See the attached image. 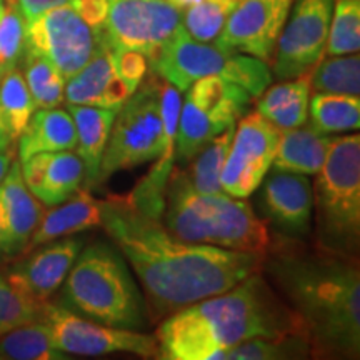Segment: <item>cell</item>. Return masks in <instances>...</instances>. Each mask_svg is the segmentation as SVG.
Returning <instances> with one entry per match:
<instances>
[{
    "mask_svg": "<svg viewBox=\"0 0 360 360\" xmlns=\"http://www.w3.org/2000/svg\"><path fill=\"white\" fill-rule=\"evenodd\" d=\"M102 227L141 281L157 317L222 294L262 272L264 254L182 240L127 197L103 200Z\"/></svg>",
    "mask_w": 360,
    "mask_h": 360,
    "instance_id": "obj_1",
    "label": "cell"
},
{
    "mask_svg": "<svg viewBox=\"0 0 360 360\" xmlns=\"http://www.w3.org/2000/svg\"><path fill=\"white\" fill-rule=\"evenodd\" d=\"M262 272L302 322L312 357L359 359L357 257L281 236L277 244H270Z\"/></svg>",
    "mask_w": 360,
    "mask_h": 360,
    "instance_id": "obj_2",
    "label": "cell"
},
{
    "mask_svg": "<svg viewBox=\"0 0 360 360\" xmlns=\"http://www.w3.org/2000/svg\"><path fill=\"white\" fill-rule=\"evenodd\" d=\"M302 335V322L257 272L232 289L187 305L164 319L155 332L164 360H217L254 337ZM309 340V339H307Z\"/></svg>",
    "mask_w": 360,
    "mask_h": 360,
    "instance_id": "obj_3",
    "label": "cell"
},
{
    "mask_svg": "<svg viewBox=\"0 0 360 360\" xmlns=\"http://www.w3.org/2000/svg\"><path fill=\"white\" fill-rule=\"evenodd\" d=\"M160 220L175 237L193 244L265 255L274 240L267 222L245 200L197 192L180 167L169 177Z\"/></svg>",
    "mask_w": 360,
    "mask_h": 360,
    "instance_id": "obj_4",
    "label": "cell"
},
{
    "mask_svg": "<svg viewBox=\"0 0 360 360\" xmlns=\"http://www.w3.org/2000/svg\"><path fill=\"white\" fill-rule=\"evenodd\" d=\"M64 282L67 304L90 321L127 330H143L150 323L147 302L115 245L85 247Z\"/></svg>",
    "mask_w": 360,
    "mask_h": 360,
    "instance_id": "obj_5",
    "label": "cell"
},
{
    "mask_svg": "<svg viewBox=\"0 0 360 360\" xmlns=\"http://www.w3.org/2000/svg\"><path fill=\"white\" fill-rule=\"evenodd\" d=\"M314 214L317 245L357 257L360 245V137H332L323 165L315 174Z\"/></svg>",
    "mask_w": 360,
    "mask_h": 360,
    "instance_id": "obj_6",
    "label": "cell"
},
{
    "mask_svg": "<svg viewBox=\"0 0 360 360\" xmlns=\"http://www.w3.org/2000/svg\"><path fill=\"white\" fill-rule=\"evenodd\" d=\"M148 65L179 92H186L202 77L219 75L240 85L254 98H259L272 84L274 77L267 62L247 53L227 51L215 44L199 42L192 39L182 25L162 45Z\"/></svg>",
    "mask_w": 360,
    "mask_h": 360,
    "instance_id": "obj_7",
    "label": "cell"
},
{
    "mask_svg": "<svg viewBox=\"0 0 360 360\" xmlns=\"http://www.w3.org/2000/svg\"><path fill=\"white\" fill-rule=\"evenodd\" d=\"M162 84L157 74L148 77L115 112L98 184L120 170L139 167L160 155L164 148Z\"/></svg>",
    "mask_w": 360,
    "mask_h": 360,
    "instance_id": "obj_8",
    "label": "cell"
},
{
    "mask_svg": "<svg viewBox=\"0 0 360 360\" xmlns=\"http://www.w3.org/2000/svg\"><path fill=\"white\" fill-rule=\"evenodd\" d=\"M39 319L49 328L53 347L64 354L94 357L122 352L142 359H157L159 355L155 335L103 326L74 314L65 305L45 302L40 307Z\"/></svg>",
    "mask_w": 360,
    "mask_h": 360,
    "instance_id": "obj_9",
    "label": "cell"
},
{
    "mask_svg": "<svg viewBox=\"0 0 360 360\" xmlns=\"http://www.w3.org/2000/svg\"><path fill=\"white\" fill-rule=\"evenodd\" d=\"M102 44V30L90 25L72 4L25 22V51L51 62L65 80L77 74Z\"/></svg>",
    "mask_w": 360,
    "mask_h": 360,
    "instance_id": "obj_10",
    "label": "cell"
},
{
    "mask_svg": "<svg viewBox=\"0 0 360 360\" xmlns=\"http://www.w3.org/2000/svg\"><path fill=\"white\" fill-rule=\"evenodd\" d=\"M334 0H294L277 39L270 70L277 80L309 74L326 57Z\"/></svg>",
    "mask_w": 360,
    "mask_h": 360,
    "instance_id": "obj_11",
    "label": "cell"
},
{
    "mask_svg": "<svg viewBox=\"0 0 360 360\" xmlns=\"http://www.w3.org/2000/svg\"><path fill=\"white\" fill-rule=\"evenodd\" d=\"M182 13L169 0H109L103 39L109 47L142 52L150 62L182 25Z\"/></svg>",
    "mask_w": 360,
    "mask_h": 360,
    "instance_id": "obj_12",
    "label": "cell"
},
{
    "mask_svg": "<svg viewBox=\"0 0 360 360\" xmlns=\"http://www.w3.org/2000/svg\"><path fill=\"white\" fill-rule=\"evenodd\" d=\"M281 130L259 112L238 119L220 174L222 191L231 197L245 199L254 193L272 167Z\"/></svg>",
    "mask_w": 360,
    "mask_h": 360,
    "instance_id": "obj_13",
    "label": "cell"
},
{
    "mask_svg": "<svg viewBox=\"0 0 360 360\" xmlns=\"http://www.w3.org/2000/svg\"><path fill=\"white\" fill-rule=\"evenodd\" d=\"M294 0H238L215 45L272 62Z\"/></svg>",
    "mask_w": 360,
    "mask_h": 360,
    "instance_id": "obj_14",
    "label": "cell"
},
{
    "mask_svg": "<svg viewBox=\"0 0 360 360\" xmlns=\"http://www.w3.org/2000/svg\"><path fill=\"white\" fill-rule=\"evenodd\" d=\"M260 186L259 207L264 219L274 224L282 237L309 236L314 214V191L309 175L272 169Z\"/></svg>",
    "mask_w": 360,
    "mask_h": 360,
    "instance_id": "obj_15",
    "label": "cell"
},
{
    "mask_svg": "<svg viewBox=\"0 0 360 360\" xmlns=\"http://www.w3.org/2000/svg\"><path fill=\"white\" fill-rule=\"evenodd\" d=\"M44 245L37 247L39 250L17 264L7 276L13 289L39 309L64 283L82 250V240L62 237Z\"/></svg>",
    "mask_w": 360,
    "mask_h": 360,
    "instance_id": "obj_16",
    "label": "cell"
},
{
    "mask_svg": "<svg viewBox=\"0 0 360 360\" xmlns=\"http://www.w3.org/2000/svg\"><path fill=\"white\" fill-rule=\"evenodd\" d=\"M42 204L27 188L20 160H13L0 182V255L24 254L42 217Z\"/></svg>",
    "mask_w": 360,
    "mask_h": 360,
    "instance_id": "obj_17",
    "label": "cell"
},
{
    "mask_svg": "<svg viewBox=\"0 0 360 360\" xmlns=\"http://www.w3.org/2000/svg\"><path fill=\"white\" fill-rule=\"evenodd\" d=\"M182 98L180 92L169 82L162 84V119H164V148L155 159L152 167L139 186L129 193L130 204L137 207L143 214L160 219L164 210L165 188L175 162V137H177V124Z\"/></svg>",
    "mask_w": 360,
    "mask_h": 360,
    "instance_id": "obj_18",
    "label": "cell"
},
{
    "mask_svg": "<svg viewBox=\"0 0 360 360\" xmlns=\"http://www.w3.org/2000/svg\"><path fill=\"white\" fill-rule=\"evenodd\" d=\"M22 177L40 204L53 207L69 199L84 184V162L77 152H44L20 162Z\"/></svg>",
    "mask_w": 360,
    "mask_h": 360,
    "instance_id": "obj_19",
    "label": "cell"
},
{
    "mask_svg": "<svg viewBox=\"0 0 360 360\" xmlns=\"http://www.w3.org/2000/svg\"><path fill=\"white\" fill-rule=\"evenodd\" d=\"M132 96L124 80L115 72L110 49L105 39L92 58L77 74L65 80L64 98L74 105H92L119 110Z\"/></svg>",
    "mask_w": 360,
    "mask_h": 360,
    "instance_id": "obj_20",
    "label": "cell"
},
{
    "mask_svg": "<svg viewBox=\"0 0 360 360\" xmlns=\"http://www.w3.org/2000/svg\"><path fill=\"white\" fill-rule=\"evenodd\" d=\"M102 214L103 200L96 199L89 191L79 188L69 199L42 214L25 252L37 249L57 238L98 227L102 225Z\"/></svg>",
    "mask_w": 360,
    "mask_h": 360,
    "instance_id": "obj_21",
    "label": "cell"
},
{
    "mask_svg": "<svg viewBox=\"0 0 360 360\" xmlns=\"http://www.w3.org/2000/svg\"><path fill=\"white\" fill-rule=\"evenodd\" d=\"M67 110L75 124V134H77L75 150L84 162V182L87 187H96L98 186V170L117 110L92 105H74V103H69Z\"/></svg>",
    "mask_w": 360,
    "mask_h": 360,
    "instance_id": "obj_22",
    "label": "cell"
},
{
    "mask_svg": "<svg viewBox=\"0 0 360 360\" xmlns=\"http://www.w3.org/2000/svg\"><path fill=\"white\" fill-rule=\"evenodd\" d=\"M77 146L75 124L69 110L35 109L27 127L19 135V160L24 162L44 152L74 150Z\"/></svg>",
    "mask_w": 360,
    "mask_h": 360,
    "instance_id": "obj_23",
    "label": "cell"
},
{
    "mask_svg": "<svg viewBox=\"0 0 360 360\" xmlns=\"http://www.w3.org/2000/svg\"><path fill=\"white\" fill-rule=\"evenodd\" d=\"M332 137L315 130L312 125H299L281 130V141L272 169L304 175H315L327 159Z\"/></svg>",
    "mask_w": 360,
    "mask_h": 360,
    "instance_id": "obj_24",
    "label": "cell"
},
{
    "mask_svg": "<svg viewBox=\"0 0 360 360\" xmlns=\"http://www.w3.org/2000/svg\"><path fill=\"white\" fill-rule=\"evenodd\" d=\"M310 74L299 75L295 79L281 80L265 89L259 97L257 112L276 125L278 130L294 129L307 122L309 101L312 85H310Z\"/></svg>",
    "mask_w": 360,
    "mask_h": 360,
    "instance_id": "obj_25",
    "label": "cell"
},
{
    "mask_svg": "<svg viewBox=\"0 0 360 360\" xmlns=\"http://www.w3.org/2000/svg\"><path fill=\"white\" fill-rule=\"evenodd\" d=\"M191 101L224 127H232L247 114L254 97L240 85L229 82L219 75L195 80L187 90Z\"/></svg>",
    "mask_w": 360,
    "mask_h": 360,
    "instance_id": "obj_26",
    "label": "cell"
},
{
    "mask_svg": "<svg viewBox=\"0 0 360 360\" xmlns=\"http://www.w3.org/2000/svg\"><path fill=\"white\" fill-rule=\"evenodd\" d=\"M310 125L322 134H342L360 127V101L344 94L315 92L309 101Z\"/></svg>",
    "mask_w": 360,
    "mask_h": 360,
    "instance_id": "obj_27",
    "label": "cell"
},
{
    "mask_svg": "<svg viewBox=\"0 0 360 360\" xmlns=\"http://www.w3.org/2000/svg\"><path fill=\"white\" fill-rule=\"evenodd\" d=\"M69 355L53 347L49 328L40 319L0 337V360H62Z\"/></svg>",
    "mask_w": 360,
    "mask_h": 360,
    "instance_id": "obj_28",
    "label": "cell"
},
{
    "mask_svg": "<svg viewBox=\"0 0 360 360\" xmlns=\"http://www.w3.org/2000/svg\"><path fill=\"white\" fill-rule=\"evenodd\" d=\"M222 124L207 115L191 98H184L180 105L177 137H175V159L179 162H191L207 146L215 135L224 132Z\"/></svg>",
    "mask_w": 360,
    "mask_h": 360,
    "instance_id": "obj_29",
    "label": "cell"
},
{
    "mask_svg": "<svg viewBox=\"0 0 360 360\" xmlns=\"http://www.w3.org/2000/svg\"><path fill=\"white\" fill-rule=\"evenodd\" d=\"M34 98L27 87L24 74L13 67L0 74V124L15 141L35 112Z\"/></svg>",
    "mask_w": 360,
    "mask_h": 360,
    "instance_id": "obj_30",
    "label": "cell"
},
{
    "mask_svg": "<svg viewBox=\"0 0 360 360\" xmlns=\"http://www.w3.org/2000/svg\"><path fill=\"white\" fill-rule=\"evenodd\" d=\"M236 125L225 129L224 132L210 141L207 146L200 148V152L191 160V167L186 169L188 180L200 193H222L220 186V174L227 159L229 148L233 137ZM225 193V192H224Z\"/></svg>",
    "mask_w": 360,
    "mask_h": 360,
    "instance_id": "obj_31",
    "label": "cell"
},
{
    "mask_svg": "<svg viewBox=\"0 0 360 360\" xmlns=\"http://www.w3.org/2000/svg\"><path fill=\"white\" fill-rule=\"evenodd\" d=\"M310 85L315 92L344 94L355 96L360 94V57L357 53L347 56H328L314 67L310 74Z\"/></svg>",
    "mask_w": 360,
    "mask_h": 360,
    "instance_id": "obj_32",
    "label": "cell"
},
{
    "mask_svg": "<svg viewBox=\"0 0 360 360\" xmlns=\"http://www.w3.org/2000/svg\"><path fill=\"white\" fill-rule=\"evenodd\" d=\"M307 357H312L309 340L302 335H287L254 337V339L244 340L225 350L222 360H281Z\"/></svg>",
    "mask_w": 360,
    "mask_h": 360,
    "instance_id": "obj_33",
    "label": "cell"
},
{
    "mask_svg": "<svg viewBox=\"0 0 360 360\" xmlns=\"http://www.w3.org/2000/svg\"><path fill=\"white\" fill-rule=\"evenodd\" d=\"M24 62V79L29 87L30 96L37 109H52L58 107L64 101L65 79L53 67L51 62L45 60L37 53L25 51L22 53Z\"/></svg>",
    "mask_w": 360,
    "mask_h": 360,
    "instance_id": "obj_34",
    "label": "cell"
},
{
    "mask_svg": "<svg viewBox=\"0 0 360 360\" xmlns=\"http://www.w3.org/2000/svg\"><path fill=\"white\" fill-rule=\"evenodd\" d=\"M238 0H202L182 13V27L192 39L214 44Z\"/></svg>",
    "mask_w": 360,
    "mask_h": 360,
    "instance_id": "obj_35",
    "label": "cell"
},
{
    "mask_svg": "<svg viewBox=\"0 0 360 360\" xmlns=\"http://www.w3.org/2000/svg\"><path fill=\"white\" fill-rule=\"evenodd\" d=\"M360 49V0H334L327 56H347Z\"/></svg>",
    "mask_w": 360,
    "mask_h": 360,
    "instance_id": "obj_36",
    "label": "cell"
},
{
    "mask_svg": "<svg viewBox=\"0 0 360 360\" xmlns=\"http://www.w3.org/2000/svg\"><path fill=\"white\" fill-rule=\"evenodd\" d=\"M25 19L15 0H7L0 19V74L13 69L24 53Z\"/></svg>",
    "mask_w": 360,
    "mask_h": 360,
    "instance_id": "obj_37",
    "label": "cell"
},
{
    "mask_svg": "<svg viewBox=\"0 0 360 360\" xmlns=\"http://www.w3.org/2000/svg\"><path fill=\"white\" fill-rule=\"evenodd\" d=\"M40 309L25 300L0 274V337L12 328L39 319Z\"/></svg>",
    "mask_w": 360,
    "mask_h": 360,
    "instance_id": "obj_38",
    "label": "cell"
},
{
    "mask_svg": "<svg viewBox=\"0 0 360 360\" xmlns=\"http://www.w3.org/2000/svg\"><path fill=\"white\" fill-rule=\"evenodd\" d=\"M110 49V57L114 62L115 72L119 77L127 85L130 94L137 90L139 85L143 82L148 70V58L142 52L129 51V49Z\"/></svg>",
    "mask_w": 360,
    "mask_h": 360,
    "instance_id": "obj_39",
    "label": "cell"
},
{
    "mask_svg": "<svg viewBox=\"0 0 360 360\" xmlns=\"http://www.w3.org/2000/svg\"><path fill=\"white\" fill-rule=\"evenodd\" d=\"M70 4L77 8V12L90 25L96 27L98 30L103 29L109 0H72Z\"/></svg>",
    "mask_w": 360,
    "mask_h": 360,
    "instance_id": "obj_40",
    "label": "cell"
},
{
    "mask_svg": "<svg viewBox=\"0 0 360 360\" xmlns=\"http://www.w3.org/2000/svg\"><path fill=\"white\" fill-rule=\"evenodd\" d=\"M15 2L17 6H19L25 22H29L40 15V13L51 11L53 7H60L65 6V4H70L72 0H15Z\"/></svg>",
    "mask_w": 360,
    "mask_h": 360,
    "instance_id": "obj_41",
    "label": "cell"
},
{
    "mask_svg": "<svg viewBox=\"0 0 360 360\" xmlns=\"http://www.w3.org/2000/svg\"><path fill=\"white\" fill-rule=\"evenodd\" d=\"M12 162H13V155L11 150L0 152V182H2L4 177H6L8 169H11Z\"/></svg>",
    "mask_w": 360,
    "mask_h": 360,
    "instance_id": "obj_42",
    "label": "cell"
},
{
    "mask_svg": "<svg viewBox=\"0 0 360 360\" xmlns=\"http://www.w3.org/2000/svg\"><path fill=\"white\" fill-rule=\"evenodd\" d=\"M12 142H13V139L11 137V134H8L7 130L4 129V125L0 124V152L11 150Z\"/></svg>",
    "mask_w": 360,
    "mask_h": 360,
    "instance_id": "obj_43",
    "label": "cell"
},
{
    "mask_svg": "<svg viewBox=\"0 0 360 360\" xmlns=\"http://www.w3.org/2000/svg\"><path fill=\"white\" fill-rule=\"evenodd\" d=\"M169 2L174 4V6L177 7V8H180V11H186L187 7L195 6V4L202 2V0H169Z\"/></svg>",
    "mask_w": 360,
    "mask_h": 360,
    "instance_id": "obj_44",
    "label": "cell"
},
{
    "mask_svg": "<svg viewBox=\"0 0 360 360\" xmlns=\"http://www.w3.org/2000/svg\"><path fill=\"white\" fill-rule=\"evenodd\" d=\"M4 11H6V0H0V19H2Z\"/></svg>",
    "mask_w": 360,
    "mask_h": 360,
    "instance_id": "obj_45",
    "label": "cell"
}]
</instances>
